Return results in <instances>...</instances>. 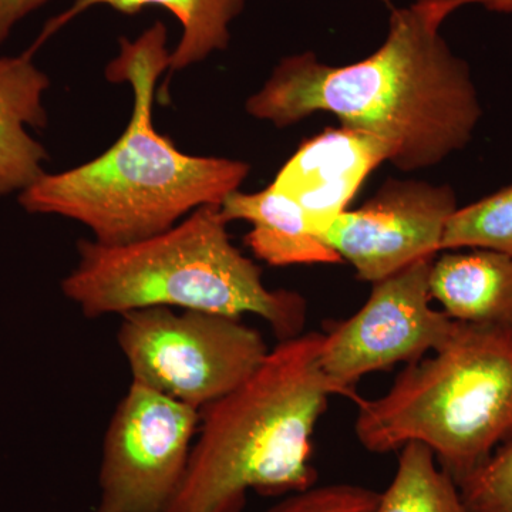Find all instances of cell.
Here are the masks:
<instances>
[{
  "instance_id": "obj_1",
  "label": "cell",
  "mask_w": 512,
  "mask_h": 512,
  "mask_svg": "<svg viewBox=\"0 0 512 512\" xmlns=\"http://www.w3.org/2000/svg\"><path fill=\"white\" fill-rule=\"evenodd\" d=\"M436 0L392 9L383 45L348 66L311 52L284 57L247 101L249 116L285 128L330 113L387 144L390 163L423 170L463 150L483 109L470 67L440 36Z\"/></svg>"
},
{
  "instance_id": "obj_2",
  "label": "cell",
  "mask_w": 512,
  "mask_h": 512,
  "mask_svg": "<svg viewBox=\"0 0 512 512\" xmlns=\"http://www.w3.org/2000/svg\"><path fill=\"white\" fill-rule=\"evenodd\" d=\"M119 45L106 77L133 92L124 133L89 163L45 173L19 194L26 211L79 222L107 247L154 237L198 208L222 205L251 173L244 161L184 153L154 127L157 84L171 55L163 22L136 40L121 37Z\"/></svg>"
},
{
  "instance_id": "obj_3",
  "label": "cell",
  "mask_w": 512,
  "mask_h": 512,
  "mask_svg": "<svg viewBox=\"0 0 512 512\" xmlns=\"http://www.w3.org/2000/svg\"><path fill=\"white\" fill-rule=\"evenodd\" d=\"M325 333L279 340L247 382L200 412L187 470L164 512H242L249 491L284 498L318 485L316 424L338 394L319 363Z\"/></svg>"
},
{
  "instance_id": "obj_4",
  "label": "cell",
  "mask_w": 512,
  "mask_h": 512,
  "mask_svg": "<svg viewBox=\"0 0 512 512\" xmlns=\"http://www.w3.org/2000/svg\"><path fill=\"white\" fill-rule=\"evenodd\" d=\"M221 205H205L173 228L143 241L107 247L80 239L77 264L63 279L64 296L87 319L148 308L264 319L278 340L302 335L308 302L271 289L262 271L228 232Z\"/></svg>"
},
{
  "instance_id": "obj_5",
  "label": "cell",
  "mask_w": 512,
  "mask_h": 512,
  "mask_svg": "<svg viewBox=\"0 0 512 512\" xmlns=\"http://www.w3.org/2000/svg\"><path fill=\"white\" fill-rule=\"evenodd\" d=\"M356 404L366 450L424 444L458 485L512 440V328L456 320L433 356L409 363L383 396Z\"/></svg>"
},
{
  "instance_id": "obj_6",
  "label": "cell",
  "mask_w": 512,
  "mask_h": 512,
  "mask_svg": "<svg viewBox=\"0 0 512 512\" xmlns=\"http://www.w3.org/2000/svg\"><path fill=\"white\" fill-rule=\"evenodd\" d=\"M120 319L131 382L198 412L247 382L271 350L258 330L229 316L148 308Z\"/></svg>"
},
{
  "instance_id": "obj_7",
  "label": "cell",
  "mask_w": 512,
  "mask_h": 512,
  "mask_svg": "<svg viewBox=\"0 0 512 512\" xmlns=\"http://www.w3.org/2000/svg\"><path fill=\"white\" fill-rule=\"evenodd\" d=\"M198 427V410L131 382L104 434L94 512H164Z\"/></svg>"
},
{
  "instance_id": "obj_8",
  "label": "cell",
  "mask_w": 512,
  "mask_h": 512,
  "mask_svg": "<svg viewBox=\"0 0 512 512\" xmlns=\"http://www.w3.org/2000/svg\"><path fill=\"white\" fill-rule=\"evenodd\" d=\"M433 261L417 262L375 282L362 309L325 333L319 363L338 394L356 402L357 380L423 359L450 338L456 320L430 305Z\"/></svg>"
},
{
  "instance_id": "obj_9",
  "label": "cell",
  "mask_w": 512,
  "mask_h": 512,
  "mask_svg": "<svg viewBox=\"0 0 512 512\" xmlns=\"http://www.w3.org/2000/svg\"><path fill=\"white\" fill-rule=\"evenodd\" d=\"M457 208L456 192L448 185L387 180L375 197L342 212L318 238L355 268L357 278L375 284L436 259Z\"/></svg>"
},
{
  "instance_id": "obj_10",
  "label": "cell",
  "mask_w": 512,
  "mask_h": 512,
  "mask_svg": "<svg viewBox=\"0 0 512 512\" xmlns=\"http://www.w3.org/2000/svg\"><path fill=\"white\" fill-rule=\"evenodd\" d=\"M390 150L383 140L365 130L328 128L303 141L276 175L274 187L301 205L313 234L328 228Z\"/></svg>"
},
{
  "instance_id": "obj_11",
  "label": "cell",
  "mask_w": 512,
  "mask_h": 512,
  "mask_svg": "<svg viewBox=\"0 0 512 512\" xmlns=\"http://www.w3.org/2000/svg\"><path fill=\"white\" fill-rule=\"evenodd\" d=\"M35 50L0 57V197L22 192L46 173L47 151L29 127L47 126L43 99L49 76L36 66Z\"/></svg>"
},
{
  "instance_id": "obj_12",
  "label": "cell",
  "mask_w": 512,
  "mask_h": 512,
  "mask_svg": "<svg viewBox=\"0 0 512 512\" xmlns=\"http://www.w3.org/2000/svg\"><path fill=\"white\" fill-rule=\"evenodd\" d=\"M225 220L245 221L251 231L245 244L256 258L272 266L336 265L340 256L313 234L301 205L269 185L256 192L235 191L222 202Z\"/></svg>"
},
{
  "instance_id": "obj_13",
  "label": "cell",
  "mask_w": 512,
  "mask_h": 512,
  "mask_svg": "<svg viewBox=\"0 0 512 512\" xmlns=\"http://www.w3.org/2000/svg\"><path fill=\"white\" fill-rule=\"evenodd\" d=\"M430 293L458 322L512 328V256L446 251L431 265Z\"/></svg>"
},
{
  "instance_id": "obj_14",
  "label": "cell",
  "mask_w": 512,
  "mask_h": 512,
  "mask_svg": "<svg viewBox=\"0 0 512 512\" xmlns=\"http://www.w3.org/2000/svg\"><path fill=\"white\" fill-rule=\"evenodd\" d=\"M245 3L247 0H76L69 9L47 23L32 47L37 50L57 30L96 6H107L128 16L137 15L148 6H158L173 13L183 29L177 46L171 50L167 70L170 79L174 73L183 72L227 49L232 22L241 15Z\"/></svg>"
},
{
  "instance_id": "obj_15",
  "label": "cell",
  "mask_w": 512,
  "mask_h": 512,
  "mask_svg": "<svg viewBox=\"0 0 512 512\" xmlns=\"http://www.w3.org/2000/svg\"><path fill=\"white\" fill-rule=\"evenodd\" d=\"M375 512H474L433 451L421 443L400 448L396 474L380 493Z\"/></svg>"
},
{
  "instance_id": "obj_16",
  "label": "cell",
  "mask_w": 512,
  "mask_h": 512,
  "mask_svg": "<svg viewBox=\"0 0 512 512\" xmlns=\"http://www.w3.org/2000/svg\"><path fill=\"white\" fill-rule=\"evenodd\" d=\"M491 249L512 256V184L457 208L444 228L441 252Z\"/></svg>"
},
{
  "instance_id": "obj_17",
  "label": "cell",
  "mask_w": 512,
  "mask_h": 512,
  "mask_svg": "<svg viewBox=\"0 0 512 512\" xmlns=\"http://www.w3.org/2000/svg\"><path fill=\"white\" fill-rule=\"evenodd\" d=\"M458 488L474 512H512V440L498 447Z\"/></svg>"
},
{
  "instance_id": "obj_18",
  "label": "cell",
  "mask_w": 512,
  "mask_h": 512,
  "mask_svg": "<svg viewBox=\"0 0 512 512\" xmlns=\"http://www.w3.org/2000/svg\"><path fill=\"white\" fill-rule=\"evenodd\" d=\"M380 493L355 484L315 485L264 512H375Z\"/></svg>"
},
{
  "instance_id": "obj_19",
  "label": "cell",
  "mask_w": 512,
  "mask_h": 512,
  "mask_svg": "<svg viewBox=\"0 0 512 512\" xmlns=\"http://www.w3.org/2000/svg\"><path fill=\"white\" fill-rule=\"evenodd\" d=\"M50 0H0V46L8 39L20 20Z\"/></svg>"
},
{
  "instance_id": "obj_20",
  "label": "cell",
  "mask_w": 512,
  "mask_h": 512,
  "mask_svg": "<svg viewBox=\"0 0 512 512\" xmlns=\"http://www.w3.org/2000/svg\"><path fill=\"white\" fill-rule=\"evenodd\" d=\"M480 3L491 12L512 13V0H467L466 5Z\"/></svg>"
},
{
  "instance_id": "obj_21",
  "label": "cell",
  "mask_w": 512,
  "mask_h": 512,
  "mask_svg": "<svg viewBox=\"0 0 512 512\" xmlns=\"http://www.w3.org/2000/svg\"><path fill=\"white\" fill-rule=\"evenodd\" d=\"M384 3H387V5H389V0H383Z\"/></svg>"
}]
</instances>
